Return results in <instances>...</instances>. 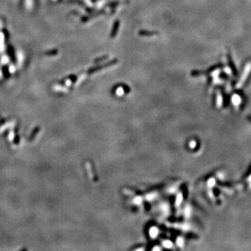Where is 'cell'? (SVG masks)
Instances as JSON below:
<instances>
[{
  "label": "cell",
  "mask_w": 251,
  "mask_h": 251,
  "mask_svg": "<svg viewBox=\"0 0 251 251\" xmlns=\"http://www.w3.org/2000/svg\"><path fill=\"white\" fill-rule=\"evenodd\" d=\"M230 66H231V68H232V71L234 72V74L236 75V73H237V71H236V68H235V66H234V64H233V62H232V60L230 58Z\"/></svg>",
  "instance_id": "1"
}]
</instances>
